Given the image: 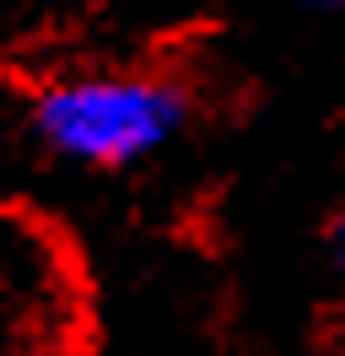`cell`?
I'll use <instances>...</instances> for the list:
<instances>
[{"instance_id": "3957f363", "label": "cell", "mask_w": 345, "mask_h": 356, "mask_svg": "<svg viewBox=\"0 0 345 356\" xmlns=\"http://www.w3.org/2000/svg\"><path fill=\"white\" fill-rule=\"evenodd\" d=\"M291 356H345V324H340V330H329L323 340H313V346L291 351Z\"/></svg>"}, {"instance_id": "277c9868", "label": "cell", "mask_w": 345, "mask_h": 356, "mask_svg": "<svg viewBox=\"0 0 345 356\" xmlns=\"http://www.w3.org/2000/svg\"><path fill=\"white\" fill-rule=\"evenodd\" d=\"M297 6L313 17H345V0H297Z\"/></svg>"}, {"instance_id": "7a4b0ae2", "label": "cell", "mask_w": 345, "mask_h": 356, "mask_svg": "<svg viewBox=\"0 0 345 356\" xmlns=\"http://www.w3.org/2000/svg\"><path fill=\"white\" fill-rule=\"evenodd\" d=\"M323 248H329V270L345 281V200L335 205V216H329V227H323Z\"/></svg>"}, {"instance_id": "6da1fadb", "label": "cell", "mask_w": 345, "mask_h": 356, "mask_svg": "<svg viewBox=\"0 0 345 356\" xmlns=\"http://www.w3.org/2000/svg\"><path fill=\"white\" fill-rule=\"evenodd\" d=\"M194 119V81L151 65H92L27 92V135L86 173H129L162 156Z\"/></svg>"}]
</instances>
